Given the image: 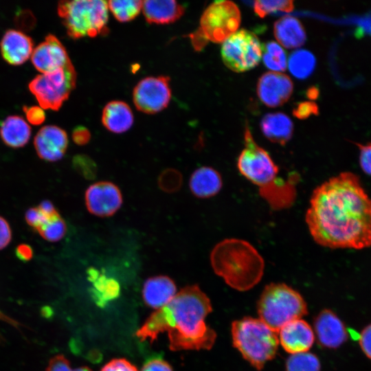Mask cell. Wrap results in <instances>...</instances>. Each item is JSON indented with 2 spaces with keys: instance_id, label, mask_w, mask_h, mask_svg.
I'll return each instance as SVG.
<instances>
[{
  "instance_id": "cell-40",
  "label": "cell",
  "mask_w": 371,
  "mask_h": 371,
  "mask_svg": "<svg viewBox=\"0 0 371 371\" xmlns=\"http://www.w3.org/2000/svg\"><path fill=\"white\" fill-rule=\"evenodd\" d=\"M26 119L32 125H40L45 120L44 109L38 106H23Z\"/></svg>"
},
{
  "instance_id": "cell-47",
  "label": "cell",
  "mask_w": 371,
  "mask_h": 371,
  "mask_svg": "<svg viewBox=\"0 0 371 371\" xmlns=\"http://www.w3.org/2000/svg\"><path fill=\"white\" fill-rule=\"evenodd\" d=\"M318 96V90L315 87H311L307 90V97L310 99H315Z\"/></svg>"
},
{
  "instance_id": "cell-22",
  "label": "cell",
  "mask_w": 371,
  "mask_h": 371,
  "mask_svg": "<svg viewBox=\"0 0 371 371\" xmlns=\"http://www.w3.org/2000/svg\"><path fill=\"white\" fill-rule=\"evenodd\" d=\"M189 186L196 197L207 199L215 196L220 192L223 186V180L216 170L208 166H202L195 170L191 175Z\"/></svg>"
},
{
  "instance_id": "cell-15",
  "label": "cell",
  "mask_w": 371,
  "mask_h": 371,
  "mask_svg": "<svg viewBox=\"0 0 371 371\" xmlns=\"http://www.w3.org/2000/svg\"><path fill=\"white\" fill-rule=\"evenodd\" d=\"M34 145L41 159L47 161H56L63 157L67 150V133L57 126H45L35 135Z\"/></svg>"
},
{
  "instance_id": "cell-35",
  "label": "cell",
  "mask_w": 371,
  "mask_h": 371,
  "mask_svg": "<svg viewBox=\"0 0 371 371\" xmlns=\"http://www.w3.org/2000/svg\"><path fill=\"white\" fill-rule=\"evenodd\" d=\"M46 371H92L87 366L72 368L70 362L63 355L59 354L52 357L47 366Z\"/></svg>"
},
{
  "instance_id": "cell-12",
  "label": "cell",
  "mask_w": 371,
  "mask_h": 371,
  "mask_svg": "<svg viewBox=\"0 0 371 371\" xmlns=\"http://www.w3.org/2000/svg\"><path fill=\"white\" fill-rule=\"evenodd\" d=\"M85 205L91 214L99 217L113 216L121 207L122 194L110 181H99L89 186L85 194Z\"/></svg>"
},
{
  "instance_id": "cell-39",
  "label": "cell",
  "mask_w": 371,
  "mask_h": 371,
  "mask_svg": "<svg viewBox=\"0 0 371 371\" xmlns=\"http://www.w3.org/2000/svg\"><path fill=\"white\" fill-rule=\"evenodd\" d=\"M141 371H173L171 365L161 357H152L147 359Z\"/></svg>"
},
{
  "instance_id": "cell-10",
  "label": "cell",
  "mask_w": 371,
  "mask_h": 371,
  "mask_svg": "<svg viewBox=\"0 0 371 371\" xmlns=\"http://www.w3.org/2000/svg\"><path fill=\"white\" fill-rule=\"evenodd\" d=\"M263 45L252 32L243 29L229 36L221 47L222 60L227 67L235 72H244L260 62Z\"/></svg>"
},
{
  "instance_id": "cell-32",
  "label": "cell",
  "mask_w": 371,
  "mask_h": 371,
  "mask_svg": "<svg viewBox=\"0 0 371 371\" xmlns=\"http://www.w3.org/2000/svg\"><path fill=\"white\" fill-rule=\"evenodd\" d=\"M294 8L293 1H256L254 10L260 18L276 12H291Z\"/></svg>"
},
{
  "instance_id": "cell-18",
  "label": "cell",
  "mask_w": 371,
  "mask_h": 371,
  "mask_svg": "<svg viewBox=\"0 0 371 371\" xmlns=\"http://www.w3.org/2000/svg\"><path fill=\"white\" fill-rule=\"evenodd\" d=\"M34 42L30 36L16 30H8L0 42L3 58L10 65H20L32 56Z\"/></svg>"
},
{
  "instance_id": "cell-23",
  "label": "cell",
  "mask_w": 371,
  "mask_h": 371,
  "mask_svg": "<svg viewBox=\"0 0 371 371\" xmlns=\"http://www.w3.org/2000/svg\"><path fill=\"white\" fill-rule=\"evenodd\" d=\"M133 121L132 110L123 101H111L103 109L102 122L112 133H122L127 131L132 126Z\"/></svg>"
},
{
  "instance_id": "cell-45",
  "label": "cell",
  "mask_w": 371,
  "mask_h": 371,
  "mask_svg": "<svg viewBox=\"0 0 371 371\" xmlns=\"http://www.w3.org/2000/svg\"><path fill=\"white\" fill-rule=\"evenodd\" d=\"M38 207L47 219H50L60 215L52 203L49 201H43L39 204Z\"/></svg>"
},
{
  "instance_id": "cell-14",
  "label": "cell",
  "mask_w": 371,
  "mask_h": 371,
  "mask_svg": "<svg viewBox=\"0 0 371 371\" xmlns=\"http://www.w3.org/2000/svg\"><path fill=\"white\" fill-rule=\"evenodd\" d=\"M293 85L290 78L282 73L268 71L262 74L257 84L260 101L269 107H277L290 98Z\"/></svg>"
},
{
  "instance_id": "cell-43",
  "label": "cell",
  "mask_w": 371,
  "mask_h": 371,
  "mask_svg": "<svg viewBox=\"0 0 371 371\" xmlns=\"http://www.w3.org/2000/svg\"><path fill=\"white\" fill-rule=\"evenodd\" d=\"M12 239V232L8 221L0 216V249L5 248Z\"/></svg>"
},
{
  "instance_id": "cell-46",
  "label": "cell",
  "mask_w": 371,
  "mask_h": 371,
  "mask_svg": "<svg viewBox=\"0 0 371 371\" xmlns=\"http://www.w3.org/2000/svg\"><path fill=\"white\" fill-rule=\"evenodd\" d=\"M15 253L19 259L25 262L29 261L33 257V250L27 244L19 245L15 249Z\"/></svg>"
},
{
  "instance_id": "cell-8",
  "label": "cell",
  "mask_w": 371,
  "mask_h": 371,
  "mask_svg": "<svg viewBox=\"0 0 371 371\" xmlns=\"http://www.w3.org/2000/svg\"><path fill=\"white\" fill-rule=\"evenodd\" d=\"M240 23V12L238 6L230 1H216L203 12L200 27L190 34L192 43L201 50L210 41L220 43L236 32Z\"/></svg>"
},
{
  "instance_id": "cell-7",
  "label": "cell",
  "mask_w": 371,
  "mask_h": 371,
  "mask_svg": "<svg viewBox=\"0 0 371 371\" xmlns=\"http://www.w3.org/2000/svg\"><path fill=\"white\" fill-rule=\"evenodd\" d=\"M108 4L102 0L62 1L58 14L71 38L95 37L107 30Z\"/></svg>"
},
{
  "instance_id": "cell-11",
  "label": "cell",
  "mask_w": 371,
  "mask_h": 371,
  "mask_svg": "<svg viewBox=\"0 0 371 371\" xmlns=\"http://www.w3.org/2000/svg\"><path fill=\"white\" fill-rule=\"evenodd\" d=\"M171 98L170 78L168 76H150L142 79L133 91L135 107L140 111L153 114L164 110Z\"/></svg>"
},
{
  "instance_id": "cell-16",
  "label": "cell",
  "mask_w": 371,
  "mask_h": 371,
  "mask_svg": "<svg viewBox=\"0 0 371 371\" xmlns=\"http://www.w3.org/2000/svg\"><path fill=\"white\" fill-rule=\"evenodd\" d=\"M314 330L318 343L323 347L337 348L348 339L346 328L331 310H322L314 319Z\"/></svg>"
},
{
  "instance_id": "cell-13",
  "label": "cell",
  "mask_w": 371,
  "mask_h": 371,
  "mask_svg": "<svg viewBox=\"0 0 371 371\" xmlns=\"http://www.w3.org/2000/svg\"><path fill=\"white\" fill-rule=\"evenodd\" d=\"M31 60L42 74L63 68L71 63L65 47L53 34L46 36L44 41L34 49Z\"/></svg>"
},
{
  "instance_id": "cell-38",
  "label": "cell",
  "mask_w": 371,
  "mask_h": 371,
  "mask_svg": "<svg viewBox=\"0 0 371 371\" xmlns=\"http://www.w3.org/2000/svg\"><path fill=\"white\" fill-rule=\"evenodd\" d=\"M359 149V164L362 170L371 176V143L357 144Z\"/></svg>"
},
{
  "instance_id": "cell-24",
  "label": "cell",
  "mask_w": 371,
  "mask_h": 371,
  "mask_svg": "<svg viewBox=\"0 0 371 371\" xmlns=\"http://www.w3.org/2000/svg\"><path fill=\"white\" fill-rule=\"evenodd\" d=\"M260 129L266 138L273 143L284 145L293 135L291 120L280 112L265 115L260 121Z\"/></svg>"
},
{
  "instance_id": "cell-30",
  "label": "cell",
  "mask_w": 371,
  "mask_h": 371,
  "mask_svg": "<svg viewBox=\"0 0 371 371\" xmlns=\"http://www.w3.org/2000/svg\"><path fill=\"white\" fill-rule=\"evenodd\" d=\"M286 371H321L318 357L309 352L291 355L286 361Z\"/></svg>"
},
{
  "instance_id": "cell-44",
  "label": "cell",
  "mask_w": 371,
  "mask_h": 371,
  "mask_svg": "<svg viewBox=\"0 0 371 371\" xmlns=\"http://www.w3.org/2000/svg\"><path fill=\"white\" fill-rule=\"evenodd\" d=\"M72 139L75 144L80 146L85 145L89 142L91 134L85 127L78 126L73 131Z\"/></svg>"
},
{
  "instance_id": "cell-2",
  "label": "cell",
  "mask_w": 371,
  "mask_h": 371,
  "mask_svg": "<svg viewBox=\"0 0 371 371\" xmlns=\"http://www.w3.org/2000/svg\"><path fill=\"white\" fill-rule=\"evenodd\" d=\"M212 311L210 298L197 284L176 293L164 306L154 311L136 331L141 341L153 344L166 331L172 351L210 350L216 333L205 322Z\"/></svg>"
},
{
  "instance_id": "cell-36",
  "label": "cell",
  "mask_w": 371,
  "mask_h": 371,
  "mask_svg": "<svg viewBox=\"0 0 371 371\" xmlns=\"http://www.w3.org/2000/svg\"><path fill=\"white\" fill-rule=\"evenodd\" d=\"M317 105L313 102L304 101L296 104L293 110V115L298 119H306L311 115H318Z\"/></svg>"
},
{
  "instance_id": "cell-27",
  "label": "cell",
  "mask_w": 371,
  "mask_h": 371,
  "mask_svg": "<svg viewBox=\"0 0 371 371\" xmlns=\"http://www.w3.org/2000/svg\"><path fill=\"white\" fill-rule=\"evenodd\" d=\"M315 65L316 60L314 55L306 49L295 50L289 58V71L293 76L299 79L308 77L314 71Z\"/></svg>"
},
{
  "instance_id": "cell-9",
  "label": "cell",
  "mask_w": 371,
  "mask_h": 371,
  "mask_svg": "<svg viewBox=\"0 0 371 371\" xmlns=\"http://www.w3.org/2000/svg\"><path fill=\"white\" fill-rule=\"evenodd\" d=\"M76 77L71 63L63 68L36 76L28 87L42 109L57 111L75 88Z\"/></svg>"
},
{
  "instance_id": "cell-37",
  "label": "cell",
  "mask_w": 371,
  "mask_h": 371,
  "mask_svg": "<svg viewBox=\"0 0 371 371\" xmlns=\"http://www.w3.org/2000/svg\"><path fill=\"white\" fill-rule=\"evenodd\" d=\"M100 371H138L137 368L124 358L113 359L106 363Z\"/></svg>"
},
{
  "instance_id": "cell-25",
  "label": "cell",
  "mask_w": 371,
  "mask_h": 371,
  "mask_svg": "<svg viewBox=\"0 0 371 371\" xmlns=\"http://www.w3.org/2000/svg\"><path fill=\"white\" fill-rule=\"evenodd\" d=\"M273 33L276 40L288 49L303 45L306 39L301 22L291 16H284L276 21L273 26Z\"/></svg>"
},
{
  "instance_id": "cell-20",
  "label": "cell",
  "mask_w": 371,
  "mask_h": 371,
  "mask_svg": "<svg viewBox=\"0 0 371 371\" xmlns=\"http://www.w3.org/2000/svg\"><path fill=\"white\" fill-rule=\"evenodd\" d=\"M87 278L92 286L89 291L91 296L98 306L104 308L120 296L121 288L119 282L98 269L89 268Z\"/></svg>"
},
{
  "instance_id": "cell-31",
  "label": "cell",
  "mask_w": 371,
  "mask_h": 371,
  "mask_svg": "<svg viewBox=\"0 0 371 371\" xmlns=\"http://www.w3.org/2000/svg\"><path fill=\"white\" fill-rule=\"evenodd\" d=\"M36 231L45 240L57 242L65 236L67 226L64 219L58 215L46 220Z\"/></svg>"
},
{
  "instance_id": "cell-33",
  "label": "cell",
  "mask_w": 371,
  "mask_h": 371,
  "mask_svg": "<svg viewBox=\"0 0 371 371\" xmlns=\"http://www.w3.org/2000/svg\"><path fill=\"white\" fill-rule=\"evenodd\" d=\"M183 177L181 172L173 168L163 170L158 177L159 188L167 193L177 192L181 187Z\"/></svg>"
},
{
  "instance_id": "cell-34",
  "label": "cell",
  "mask_w": 371,
  "mask_h": 371,
  "mask_svg": "<svg viewBox=\"0 0 371 371\" xmlns=\"http://www.w3.org/2000/svg\"><path fill=\"white\" fill-rule=\"evenodd\" d=\"M74 168L86 179L92 180L96 177L97 166L94 161L85 155H77L73 158Z\"/></svg>"
},
{
  "instance_id": "cell-3",
  "label": "cell",
  "mask_w": 371,
  "mask_h": 371,
  "mask_svg": "<svg viewBox=\"0 0 371 371\" xmlns=\"http://www.w3.org/2000/svg\"><path fill=\"white\" fill-rule=\"evenodd\" d=\"M245 148L237 160L240 173L258 186L260 196L273 210L289 207L296 196L293 177L285 180L279 176L278 166L269 154L258 145L249 127L244 134Z\"/></svg>"
},
{
  "instance_id": "cell-19",
  "label": "cell",
  "mask_w": 371,
  "mask_h": 371,
  "mask_svg": "<svg viewBox=\"0 0 371 371\" xmlns=\"http://www.w3.org/2000/svg\"><path fill=\"white\" fill-rule=\"evenodd\" d=\"M177 293V286L170 277L156 276L144 283L142 297L148 306L159 309L169 303Z\"/></svg>"
},
{
  "instance_id": "cell-29",
  "label": "cell",
  "mask_w": 371,
  "mask_h": 371,
  "mask_svg": "<svg viewBox=\"0 0 371 371\" xmlns=\"http://www.w3.org/2000/svg\"><path fill=\"white\" fill-rule=\"evenodd\" d=\"M263 62L269 69L284 71L287 65L286 55L283 48L274 41L263 45Z\"/></svg>"
},
{
  "instance_id": "cell-6",
  "label": "cell",
  "mask_w": 371,
  "mask_h": 371,
  "mask_svg": "<svg viewBox=\"0 0 371 371\" xmlns=\"http://www.w3.org/2000/svg\"><path fill=\"white\" fill-rule=\"evenodd\" d=\"M260 319L275 332L286 324L308 313L301 294L284 283H270L264 288L257 303Z\"/></svg>"
},
{
  "instance_id": "cell-42",
  "label": "cell",
  "mask_w": 371,
  "mask_h": 371,
  "mask_svg": "<svg viewBox=\"0 0 371 371\" xmlns=\"http://www.w3.org/2000/svg\"><path fill=\"white\" fill-rule=\"evenodd\" d=\"M359 339L363 352L371 359V324L363 329Z\"/></svg>"
},
{
  "instance_id": "cell-1",
  "label": "cell",
  "mask_w": 371,
  "mask_h": 371,
  "mask_svg": "<svg viewBox=\"0 0 371 371\" xmlns=\"http://www.w3.org/2000/svg\"><path fill=\"white\" fill-rule=\"evenodd\" d=\"M305 215L314 241L330 249L371 246V198L357 175L343 172L315 188Z\"/></svg>"
},
{
  "instance_id": "cell-4",
  "label": "cell",
  "mask_w": 371,
  "mask_h": 371,
  "mask_svg": "<svg viewBox=\"0 0 371 371\" xmlns=\"http://www.w3.org/2000/svg\"><path fill=\"white\" fill-rule=\"evenodd\" d=\"M212 267L232 288L245 291L261 280L265 262L259 252L249 243L238 238L225 239L213 248Z\"/></svg>"
},
{
  "instance_id": "cell-26",
  "label": "cell",
  "mask_w": 371,
  "mask_h": 371,
  "mask_svg": "<svg viewBox=\"0 0 371 371\" xmlns=\"http://www.w3.org/2000/svg\"><path fill=\"white\" fill-rule=\"evenodd\" d=\"M31 136V128L19 115H9L0 124V137L9 147L17 148L24 146Z\"/></svg>"
},
{
  "instance_id": "cell-5",
  "label": "cell",
  "mask_w": 371,
  "mask_h": 371,
  "mask_svg": "<svg viewBox=\"0 0 371 371\" xmlns=\"http://www.w3.org/2000/svg\"><path fill=\"white\" fill-rule=\"evenodd\" d=\"M231 333L234 348L256 370H262L276 357L279 344L277 333L260 319L245 317L235 320Z\"/></svg>"
},
{
  "instance_id": "cell-17",
  "label": "cell",
  "mask_w": 371,
  "mask_h": 371,
  "mask_svg": "<svg viewBox=\"0 0 371 371\" xmlns=\"http://www.w3.org/2000/svg\"><path fill=\"white\" fill-rule=\"evenodd\" d=\"M278 332L279 342L283 349L291 355L308 352L315 341L312 327L302 319L289 322Z\"/></svg>"
},
{
  "instance_id": "cell-21",
  "label": "cell",
  "mask_w": 371,
  "mask_h": 371,
  "mask_svg": "<svg viewBox=\"0 0 371 371\" xmlns=\"http://www.w3.org/2000/svg\"><path fill=\"white\" fill-rule=\"evenodd\" d=\"M142 10L148 23L168 24L178 20L184 13V7L173 0L143 1Z\"/></svg>"
},
{
  "instance_id": "cell-41",
  "label": "cell",
  "mask_w": 371,
  "mask_h": 371,
  "mask_svg": "<svg viewBox=\"0 0 371 371\" xmlns=\"http://www.w3.org/2000/svg\"><path fill=\"white\" fill-rule=\"evenodd\" d=\"M27 223L34 230H37L47 220L38 207L28 209L25 215Z\"/></svg>"
},
{
  "instance_id": "cell-28",
  "label": "cell",
  "mask_w": 371,
  "mask_h": 371,
  "mask_svg": "<svg viewBox=\"0 0 371 371\" xmlns=\"http://www.w3.org/2000/svg\"><path fill=\"white\" fill-rule=\"evenodd\" d=\"M108 8L120 22L134 19L142 10L143 1L139 0L109 1Z\"/></svg>"
}]
</instances>
